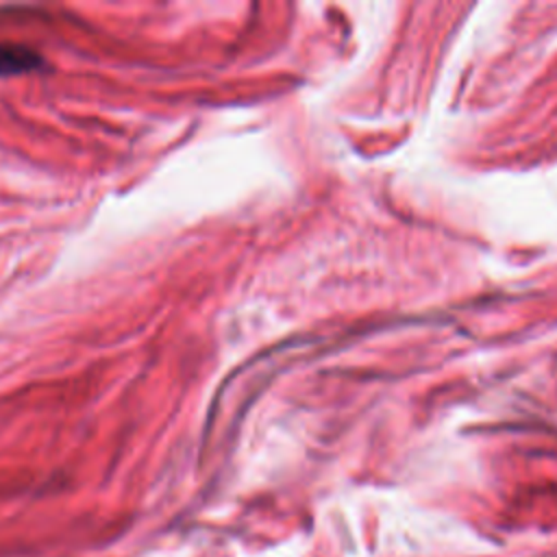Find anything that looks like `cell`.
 <instances>
[{"label":"cell","instance_id":"1","mask_svg":"<svg viewBox=\"0 0 557 557\" xmlns=\"http://www.w3.org/2000/svg\"><path fill=\"white\" fill-rule=\"evenodd\" d=\"M41 63V57L30 48L17 44H0V76L24 74L39 67Z\"/></svg>","mask_w":557,"mask_h":557}]
</instances>
